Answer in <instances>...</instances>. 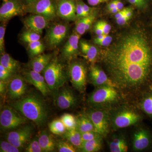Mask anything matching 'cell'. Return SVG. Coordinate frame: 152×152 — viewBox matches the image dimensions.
I'll use <instances>...</instances> for the list:
<instances>
[{"mask_svg":"<svg viewBox=\"0 0 152 152\" xmlns=\"http://www.w3.org/2000/svg\"><path fill=\"white\" fill-rule=\"evenodd\" d=\"M102 58L109 78L123 91H137L152 78V45L141 31L123 36Z\"/></svg>","mask_w":152,"mask_h":152,"instance_id":"6da1fadb","label":"cell"},{"mask_svg":"<svg viewBox=\"0 0 152 152\" xmlns=\"http://www.w3.org/2000/svg\"><path fill=\"white\" fill-rule=\"evenodd\" d=\"M11 107L28 119L38 126L46 122L48 109L46 104L39 96L30 94L11 104Z\"/></svg>","mask_w":152,"mask_h":152,"instance_id":"7a4b0ae2","label":"cell"},{"mask_svg":"<svg viewBox=\"0 0 152 152\" xmlns=\"http://www.w3.org/2000/svg\"><path fill=\"white\" fill-rule=\"evenodd\" d=\"M43 76L50 89L58 91L67 81L68 74L64 65L57 59H52L50 62L43 72Z\"/></svg>","mask_w":152,"mask_h":152,"instance_id":"3957f363","label":"cell"},{"mask_svg":"<svg viewBox=\"0 0 152 152\" xmlns=\"http://www.w3.org/2000/svg\"><path fill=\"white\" fill-rule=\"evenodd\" d=\"M116 88L109 86L97 87L89 96L88 103L94 107H97L117 102L120 96Z\"/></svg>","mask_w":152,"mask_h":152,"instance_id":"277c9868","label":"cell"},{"mask_svg":"<svg viewBox=\"0 0 152 152\" xmlns=\"http://www.w3.org/2000/svg\"><path fill=\"white\" fill-rule=\"evenodd\" d=\"M25 12L45 17L49 21L57 16L56 3L54 0H37L31 4L25 6Z\"/></svg>","mask_w":152,"mask_h":152,"instance_id":"5b68a950","label":"cell"},{"mask_svg":"<svg viewBox=\"0 0 152 152\" xmlns=\"http://www.w3.org/2000/svg\"><path fill=\"white\" fill-rule=\"evenodd\" d=\"M87 69L83 63L75 61L69 66L68 75L73 86L81 93L86 90Z\"/></svg>","mask_w":152,"mask_h":152,"instance_id":"8992f818","label":"cell"},{"mask_svg":"<svg viewBox=\"0 0 152 152\" xmlns=\"http://www.w3.org/2000/svg\"><path fill=\"white\" fill-rule=\"evenodd\" d=\"M26 118L19 114L12 107H6L0 114L1 129L4 130L16 129L26 121Z\"/></svg>","mask_w":152,"mask_h":152,"instance_id":"52a82bcc","label":"cell"},{"mask_svg":"<svg viewBox=\"0 0 152 152\" xmlns=\"http://www.w3.org/2000/svg\"><path fill=\"white\" fill-rule=\"evenodd\" d=\"M86 115L92 122L95 131L102 137H105L109 132L110 118L106 111L101 109H90Z\"/></svg>","mask_w":152,"mask_h":152,"instance_id":"ba28073f","label":"cell"},{"mask_svg":"<svg viewBox=\"0 0 152 152\" xmlns=\"http://www.w3.org/2000/svg\"><path fill=\"white\" fill-rule=\"evenodd\" d=\"M140 116L134 111L123 110L117 113L113 116L112 125L115 129L128 127L138 122Z\"/></svg>","mask_w":152,"mask_h":152,"instance_id":"9c48e42d","label":"cell"},{"mask_svg":"<svg viewBox=\"0 0 152 152\" xmlns=\"http://www.w3.org/2000/svg\"><path fill=\"white\" fill-rule=\"evenodd\" d=\"M33 131L32 127L27 125L8 133L6 139L17 148H21L31 141Z\"/></svg>","mask_w":152,"mask_h":152,"instance_id":"30bf717a","label":"cell"},{"mask_svg":"<svg viewBox=\"0 0 152 152\" xmlns=\"http://www.w3.org/2000/svg\"><path fill=\"white\" fill-rule=\"evenodd\" d=\"M25 6H23L18 0H8L3 2L0 8L1 21H7L16 16L23 15Z\"/></svg>","mask_w":152,"mask_h":152,"instance_id":"8fae6325","label":"cell"},{"mask_svg":"<svg viewBox=\"0 0 152 152\" xmlns=\"http://www.w3.org/2000/svg\"><path fill=\"white\" fill-rule=\"evenodd\" d=\"M69 27L63 23L56 24L52 26L48 31L47 40L50 46L56 48L65 39L67 35Z\"/></svg>","mask_w":152,"mask_h":152,"instance_id":"7c38bea8","label":"cell"},{"mask_svg":"<svg viewBox=\"0 0 152 152\" xmlns=\"http://www.w3.org/2000/svg\"><path fill=\"white\" fill-rule=\"evenodd\" d=\"M24 77L18 75L10 81L8 86V94L12 99H18L25 94L27 88Z\"/></svg>","mask_w":152,"mask_h":152,"instance_id":"4fadbf2b","label":"cell"},{"mask_svg":"<svg viewBox=\"0 0 152 152\" xmlns=\"http://www.w3.org/2000/svg\"><path fill=\"white\" fill-rule=\"evenodd\" d=\"M24 78L27 83L33 85L43 96H48L51 91L50 89L43 76L39 73L30 70L24 74Z\"/></svg>","mask_w":152,"mask_h":152,"instance_id":"5bb4252c","label":"cell"},{"mask_svg":"<svg viewBox=\"0 0 152 152\" xmlns=\"http://www.w3.org/2000/svg\"><path fill=\"white\" fill-rule=\"evenodd\" d=\"M56 98V103L61 110H66L74 107L77 99L72 91L67 88H61Z\"/></svg>","mask_w":152,"mask_h":152,"instance_id":"9a60e30c","label":"cell"},{"mask_svg":"<svg viewBox=\"0 0 152 152\" xmlns=\"http://www.w3.org/2000/svg\"><path fill=\"white\" fill-rule=\"evenodd\" d=\"M57 15L67 20H74L77 18L76 5L72 0H58Z\"/></svg>","mask_w":152,"mask_h":152,"instance_id":"2e32d148","label":"cell"},{"mask_svg":"<svg viewBox=\"0 0 152 152\" xmlns=\"http://www.w3.org/2000/svg\"><path fill=\"white\" fill-rule=\"evenodd\" d=\"M49 21L45 17L32 14L24 19V24L28 30L41 34L48 26Z\"/></svg>","mask_w":152,"mask_h":152,"instance_id":"e0dca14e","label":"cell"},{"mask_svg":"<svg viewBox=\"0 0 152 152\" xmlns=\"http://www.w3.org/2000/svg\"><path fill=\"white\" fill-rule=\"evenodd\" d=\"M89 75L92 83L95 86L98 87L109 86L116 88L115 85L106 73L97 66H92L90 70Z\"/></svg>","mask_w":152,"mask_h":152,"instance_id":"ac0fdd59","label":"cell"},{"mask_svg":"<svg viewBox=\"0 0 152 152\" xmlns=\"http://www.w3.org/2000/svg\"><path fill=\"white\" fill-rule=\"evenodd\" d=\"M80 36L76 32L71 35L62 51V56L64 59L70 61L77 54Z\"/></svg>","mask_w":152,"mask_h":152,"instance_id":"d6986e66","label":"cell"},{"mask_svg":"<svg viewBox=\"0 0 152 152\" xmlns=\"http://www.w3.org/2000/svg\"><path fill=\"white\" fill-rule=\"evenodd\" d=\"M150 137L149 133L145 130H139L134 134L133 140V148L136 151H142L146 148L150 144Z\"/></svg>","mask_w":152,"mask_h":152,"instance_id":"ffe728a7","label":"cell"},{"mask_svg":"<svg viewBox=\"0 0 152 152\" xmlns=\"http://www.w3.org/2000/svg\"><path fill=\"white\" fill-rule=\"evenodd\" d=\"M52 57L51 54L38 55L30 61L29 66L32 70L41 73L50 62Z\"/></svg>","mask_w":152,"mask_h":152,"instance_id":"44dd1931","label":"cell"},{"mask_svg":"<svg viewBox=\"0 0 152 152\" xmlns=\"http://www.w3.org/2000/svg\"><path fill=\"white\" fill-rule=\"evenodd\" d=\"M39 143L43 152H52L55 150L56 142L50 135L46 132H41L38 137Z\"/></svg>","mask_w":152,"mask_h":152,"instance_id":"7402d4cb","label":"cell"},{"mask_svg":"<svg viewBox=\"0 0 152 152\" xmlns=\"http://www.w3.org/2000/svg\"><path fill=\"white\" fill-rule=\"evenodd\" d=\"M81 49L85 58L90 62H94L98 54L97 49L84 41L80 42Z\"/></svg>","mask_w":152,"mask_h":152,"instance_id":"603a6c76","label":"cell"},{"mask_svg":"<svg viewBox=\"0 0 152 152\" xmlns=\"http://www.w3.org/2000/svg\"><path fill=\"white\" fill-rule=\"evenodd\" d=\"M63 136L68 142H69L76 148L79 149L81 146L83 142L82 140L81 133L77 129H73L66 130L63 134Z\"/></svg>","mask_w":152,"mask_h":152,"instance_id":"cb8c5ba5","label":"cell"},{"mask_svg":"<svg viewBox=\"0 0 152 152\" xmlns=\"http://www.w3.org/2000/svg\"><path fill=\"white\" fill-rule=\"evenodd\" d=\"M0 64L7 69L12 73L16 72L19 69V62L15 60L9 54L3 53L0 58Z\"/></svg>","mask_w":152,"mask_h":152,"instance_id":"d4e9b609","label":"cell"},{"mask_svg":"<svg viewBox=\"0 0 152 152\" xmlns=\"http://www.w3.org/2000/svg\"><path fill=\"white\" fill-rule=\"evenodd\" d=\"M77 119V129L81 133L96 131L92 122L86 114L80 115Z\"/></svg>","mask_w":152,"mask_h":152,"instance_id":"484cf974","label":"cell"},{"mask_svg":"<svg viewBox=\"0 0 152 152\" xmlns=\"http://www.w3.org/2000/svg\"><path fill=\"white\" fill-rule=\"evenodd\" d=\"M102 145V137L91 140L83 142L81 146L79 148L83 152H98L101 149Z\"/></svg>","mask_w":152,"mask_h":152,"instance_id":"4316f807","label":"cell"},{"mask_svg":"<svg viewBox=\"0 0 152 152\" xmlns=\"http://www.w3.org/2000/svg\"><path fill=\"white\" fill-rule=\"evenodd\" d=\"M110 151L112 152H125L128 151L126 142L122 137H115L109 143Z\"/></svg>","mask_w":152,"mask_h":152,"instance_id":"83f0119b","label":"cell"},{"mask_svg":"<svg viewBox=\"0 0 152 152\" xmlns=\"http://www.w3.org/2000/svg\"><path fill=\"white\" fill-rule=\"evenodd\" d=\"M49 128L53 134L56 135L63 134L66 130L65 126L60 119L54 120L50 123Z\"/></svg>","mask_w":152,"mask_h":152,"instance_id":"f1b7e54d","label":"cell"},{"mask_svg":"<svg viewBox=\"0 0 152 152\" xmlns=\"http://www.w3.org/2000/svg\"><path fill=\"white\" fill-rule=\"evenodd\" d=\"M29 53L32 57L41 54L45 50V46L40 41H37L28 44Z\"/></svg>","mask_w":152,"mask_h":152,"instance_id":"f546056e","label":"cell"},{"mask_svg":"<svg viewBox=\"0 0 152 152\" xmlns=\"http://www.w3.org/2000/svg\"><path fill=\"white\" fill-rule=\"evenodd\" d=\"M60 119L64 123L66 130L77 128V118L73 115L68 113L64 114L61 117Z\"/></svg>","mask_w":152,"mask_h":152,"instance_id":"4dcf8cb0","label":"cell"},{"mask_svg":"<svg viewBox=\"0 0 152 152\" xmlns=\"http://www.w3.org/2000/svg\"><path fill=\"white\" fill-rule=\"evenodd\" d=\"M40 34L29 30L25 31L21 35L20 39L21 41L28 44L40 40Z\"/></svg>","mask_w":152,"mask_h":152,"instance_id":"1f68e13d","label":"cell"},{"mask_svg":"<svg viewBox=\"0 0 152 152\" xmlns=\"http://www.w3.org/2000/svg\"><path fill=\"white\" fill-rule=\"evenodd\" d=\"M56 147L60 152H75L77 151L75 147L67 141L59 140L56 143Z\"/></svg>","mask_w":152,"mask_h":152,"instance_id":"d6a6232c","label":"cell"},{"mask_svg":"<svg viewBox=\"0 0 152 152\" xmlns=\"http://www.w3.org/2000/svg\"><path fill=\"white\" fill-rule=\"evenodd\" d=\"M26 152H42V150L41 148L38 137H36L30 141L25 149Z\"/></svg>","mask_w":152,"mask_h":152,"instance_id":"836d02e7","label":"cell"},{"mask_svg":"<svg viewBox=\"0 0 152 152\" xmlns=\"http://www.w3.org/2000/svg\"><path fill=\"white\" fill-rule=\"evenodd\" d=\"M0 152H20V150L7 141H1L0 143Z\"/></svg>","mask_w":152,"mask_h":152,"instance_id":"e575fe53","label":"cell"},{"mask_svg":"<svg viewBox=\"0 0 152 152\" xmlns=\"http://www.w3.org/2000/svg\"><path fill=\"white\" fill-rule=\"evenodd\" d=\"M142 107L146 113L152 115V95L144 99L142 102Z\"/></svg>","mask_w":152,"mask_h":152,"instance_id":"d590c367","label":"cell"},{"mask_svg":"<svg viewBox=\"0 0 152 152\" xmlns=\"http://www.w3.org/2000/svg\"><path fill=\"white\" fill-rule=\"evenodd\" d=\"M88 16L80 18L76 24V31L80 35L84 34L86 32V26Z\"/></svg>","mask_w":152,"mask_h":152,"instance_id":"8d00e7d4","label":"cell"},{"mask_svg":"<svg viewBox=\"0 0 152 152\" xmlns=\"http://www.w3.org/2000/svg\"><path fill=\"white\" fill-rule=\"evenodd\" d=\"M82 142L88 141L102 137L100 134L96 131H90L81 133Z\"/></svg>","mask_w":152,"mask_h":152,"instance_id":"74e56055","label":"cell"},{"mask_svg":"<svg viewBox=\"0 0 152 152\" xmlns=\"http://www.w3.org/2000/svg\"><path fill=\"white\" fill-rule=\"evenodd\" d=\"M12 73L7 69L4 67L0 64V80L6 82L11 77Z\"/></svg>","mask_w":152,"mask_h":152,"instance_id":"f35d334b","label":"cell"},{"mask_svg":"<svg viewBox=\"0 0 152 152\" xmlns=\"http://www.w3.org/2000/svg\"><path fill=\"white\" fill-rule=\"evenodd\" d=\"M6 26L5 25H1L0 26V51L1 53H4V37L5 34Z\"/></svg>","mask_w":152,"mask_h":152,"instance_id":"ab89813d","label":"cell"},{"mask_svg":"<svg viewBox=\"0 0 152 152\" xmlns=\"http://www.w3.org/2000/svg\"><path fill=\"white\" fill-rule=\"evenodd\" d=\"M113 41V38L108 35L106 36L105 37L101 40H94V42L95 44L99 45L103 47H107Z\"/></svg>","mask_w":152,"mask_h":152,"instance_id":"60d3db41","label":"cell"},{"mask_svg":"<svg viewBox=\"0 0 152 152\" xmlns=\"http://www.w3.org/2000/svg\"><path fill=\"white\" fill-rule=\"evenodd\" d=\"M76 14L77 17L78 18H82L87 17L84 11L81 1H79L76 4Z\"/></svg>","mask_w":152,"mask_h":152,"instance_id":"b9f144b4","label":"cell"},{"mask_svg":"<svg viewBox=\"0 0 152 152\" xmlns=\"http://www.w3.org/2000/svg\"><path fill=\"white\" fill-rule=\"evenodd\" d=\"M128 2L138 8H144L146 5V0H127Z\"/></svg>","mask_w":152,"mask_h":152,"instance_id":"7bdbcfd3","label":"cell"},{"mask_svg":"<svg viewBox=\"0 0 152 152\" xmlns=\"http://www.w3.org/2000/svg\"><path fill=\"white\" fill-rule=\"evenodd\" d=\"M98 23L102 27L104 34L106 35H108L111 30V26L108 23H106V22L103 21H101Z\"/></svg>","mask_w":152,"mask_h":152,"instance_id":"ee69618b","label":"cell"},{"mask_svg":"<svg viewBox=\"0 0 152 152\" xmlns=\"http://www.w3.org/2000/svg\"><path fill=\"white\" fill-rule=\"evenodd\" d=\"M95 19V16L93 15H90L88 16V20H87L86 24V31L89 29L90 27L92 24L93 21Z\"/></svg>","mask_w":152,"mask_h":152,"instance_id":"f6af8a7d","label":"cell"},{"mask_svg":"<svg viewBox=\"0 0 152 152\" xmlns=\"http://www.w3.org/2000/svg\"><path fill=\"white\" fill-rule=\"evenodd\" d=\"M94 28L95 32L97 35L99 36L104 34L102 28V27L98 22L95 25Z\"/></svg>","mask_w":152,"mask_h":152,"instance_id":"bcb514c9","label":"cell"},{"mask_svg":"<svg viewBox=\"0 0 152 152\" xmlns=\"http://www.w3.org/2000/svg\"><path fill=\"white\" fill-rule=\"evenodd\" d=\"M116 20V22L118 24L120 25V26H123V25H125L129 19L128 18L125 16H124L121 17L117 19Z\"/></svg>","mask_w":152,"mask_h":152,"instance_id":"7dc6e473","label":"cell"},{"mask_svg":"<svg viewBox=\"0 0 152 152\" xmlns=\"http://www.w3.org/2000/svg\"><path fill=\"white\" fill-rule=\"evenodd\" d=\"M82 5H83V8L85 13H86L87 17L88 16L91 15L92 9L89 7L83 1H82Z\"/></svg>","mask_w":152,"mask_h":152,"instance_id":"c3c4849f","label":"cell"},{"mask_svg":"<svg viewBox=\"0 0 152 152\" xmlns=\"http://www.w3.org/2000/svg\"><path fill=\"white\" fill-rule=\"evenodd\" d=\"M104 0H87L90 5L95 6L98 5L104 1Z\"/></svg>","mask_w":152,"mask_h":152,"instance_id":"681fc988","label":"cell"},{"mask_svg":"<svg viewBox=\"0 0 152 152\" xmlns=\"http://www.w3.org/2000/svg\"><path fill=\"white\" fill-rule=\"evenodd\" d=\"M126 8L123 9L119 11L116 14H115V18L116 19L119 18L121 17H122L125 15L126 11Z\"/></svg>","mask_w":152,"mask_h":152,"instance_id":"f907efd6","label":"cell"},{"mask_svg":"<svg viewBox=\"0 0 152 152\" xmlns=\"http://www.w3.org/2000/svg\"><path fill=\"white\" fill-rule=\"evenodd\" d=\"M5 82L1 80L0 81V93L1 95H3L5 91L6 87Z\"/></svg>","mask_w":152,"mask_h":152,"instance_id":"816d5d0a","label":"cell"},{"mask_svg":"<svg viewBox=\"0 0 152 152\" xmlns=\"http://www.w3.org/2000/svg\"><path fill=\"white\" fill-rule=\"evenodd\" d=\"M133 15V10L131 8H127L126 11L125 16L127 18H128L130 19L132 18Z\"/></svg>","mask_w":152,"mask_h":152,"instance_id":"f5cc1de1","label":"cell"},{"mask_svg":"<svg viewBox=\"0 0 152 152\" xmlns=\"http://www.w3.org/2000/svg\"><path fill=\"white\" fill-rule=\"evenodd\" d=\"M116 7L120 11L121 10L124 8V4L120 0H115Z\"/></svg>","mask_w":152,"mask_h":152,"instance_id":"db71d44e","label":"cell"},{"mask_svg":"<svg viewBox=\"0 0 152 152\" xmlns=\"http://www.w3.org/2000/svg\"><path fill=\"white\" fill-rule=\"evenodd\" d=\"M116 7V4L115 0L112 1V2L110 3L108 6V9L109 11L112 10V9Z\"/></svg>","mask_w":152,"mask_h":152,"instance_id":"11a10c76","label":"cell"},{"mask_svg":"<svg viewBox=\"0 0 152 152\" xmlns=\"http://www.w3.org/2000/svg\"><path fill=\"white\" fill-rule=\"evenodd\" d=\"M108 35L102 34L101 35L98 36L97 37H96L94 39V40H101L103 39L106 36Z\"/></svg>","mask_w":152,"mask_h":152,"instance_id":"9f6ffc18","label":"cell"},{"mask_svg":"<svg viewBox=\"0 0 152 152\" xmlns=\"http://www.w3.org/2000/svg\"><path fill=\"white\" fill-rule=\"evenodd\" d=\"M23 1L26 3V5H28L31 4L35 2L37 0H23Z\"/></svg>","mask_w":152,"mask_h":152,"instance_id":"6f0895ef","label":"cell"},{"mask_svg":"<svg viewBox=\"0 0 152 152\" xmlns=\"http://www.w3.org/2000/svg\"><path fill=\"white\" fill-rule=\"evenodd\" d=\"M120 11L118 9V8L117 7H115L114 8L112 9V10L110 11V12L112 14H116L117 12Z\"/></svg>","mask_w":152,"mask_h":152,"instance_id":"680465c9","label":"cell"},{"mask_svg":"<svg viewBox=\"0 0 152 152\" xmlns=\"http://www.w3.org/2000/svg\"><path fill=\"white\" fill-rule=\"evenodd\" d=\"M3 1V2H4L7 1H8V0H2Z\"/></svg>","mask_w":152,"mask_h":152,"instance_id":"91938a15","label":"cell"},{"mask_svg":"<svg viewBox=\"0 0 152 152\" xmlns=\"http://www.w3.org/2000/svg\"><path fill=\"white\" fill-rule=\"evenodd\" d=\"M104 1H108V0H104Z\"/></svg>","mask_w":152,"mask_h":152,"instance_id":"94428289","label":"cell"},{"mask_svg":"<svg viewBox=\"0 0 152 152\" xmlns=\"http://www.w3.org/2000/svg\"><path fill=\"white\" fill-rule=\"evenodd\" d=\"M72 1H74V0H72Z\"/></svg>","mask_w":152,"mask_h":152,"instance_id":"6125c7cd","label":"cell"}]
</instances>
